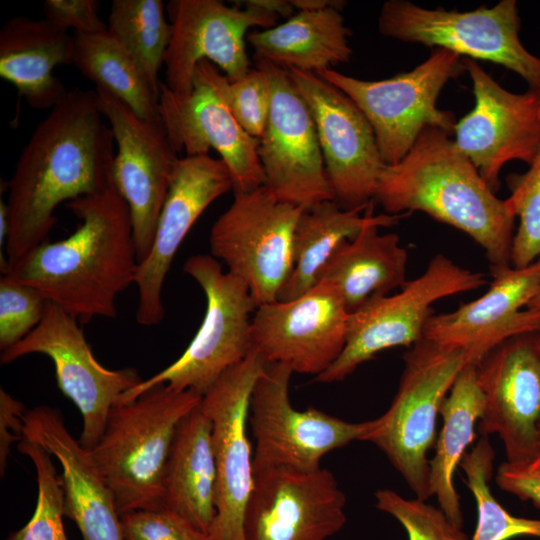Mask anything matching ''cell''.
<instances>
[{
	"label": "cell",
	"mask_w": 540,
	"mask_h": 540,
	"mask_svg": "<svg viewBox=\"0 0 540 540\" xmlns=\"http://www.w3.org/2000/svg\"><path fill=\"white\" fill-rule=\"evenodd\" d=\"M95 91L116 145L112 185L128 205L140 263L150 251L180 157L160 116L140 117L107 89L96 86Z\"/></svg>",
	"instance_id": "14"
},
{
	"label": "cell",
	"mask_w": 540,
	"mask_h": 540,
	"mask_svg": "<svg viewBox=\"0 0 540 540\" xmlns=\"http://www.w3.org/2000/svg\"><path fill=\"white\" fill-rule=\"evenodd\" d=\"M527 308L540 314V290L537 293V295L534 297V299L529 303Z\"/></svg>",
	"instance_id": "48"
},
{
	"label": "cell",
	"mask_w": 540,
	"mask_h": 540,
	"mask_svg": "<svg viewBox=\"0 0 540 540\" xmlns=\"http://www.w3.org/2000/svg\"><path fill=\"white\" fill-rule=\"evenodd\" d=\"M294 372L266 362L250 396L248 423L255 439L253 472L266 468L313 471L329 452L361 441L370 420L348 422L312 406L300 411L289 397Z\"/></svg>",
	"instance_id": "11"
},
{
	"label": "cell",
	"mask_w": 540,
	"mask_h": 540,
	"mask_svg": "<svg viewBox=\"0 0 540 540\" xmlns=\"http://www.w3.org/2000/svg\"><path fill=\"white\" fill-rule=\"evenodd\" d=\"M229 80L210 61L198 63L189 94L179 95L162 83L158 113L168 138L179 153L207 155L215 149L233 179V193H246L265 184L258 154L259 139L239 124L227 101Z\"/></svg>",
	"instance_id": "12"
},
{
	"label": "cell",
	"mask_w": 540,
	"mask_h": 540,
	"mask_svg": "<svg viewBox=\"0 0 540 540\" xmlns=\"http://www.w3.org/2000/svg\"><path fill=\"white\" fill-rule=\"evenodd\" d=\"M373 207L372 201L366 208L345 210L324 200L305 208L293 235V270L277 300H293L311 289L335 250L377 218Z\"/></svg>",
	"instance_id": "31"
},
{
	"label": "cell",
	"mask_w": 540,
	"mask_h": 540,
	"mask_svg": "<svg viewBox=\"0 0 540 540\" xmlns=\"http://www.w3.org/2000/svg\"><path fill=\"white\" fill-rule=\"evenodd\" d=\"M266 364L253 348L203 395L201 407L212 423L217 468L216 517L210 540H244V512L253 488V453L247 436L253 386Z\"/></svg>",
	"instance_id": "17"
},
{
	"label": "cell",
	"mask_w": 540,
	"mask_h": 540,
	"mask_svg": "<svg viewBox=\"0 0 540 540\" xmlns=\"http://www.w3.org/2000/svg\"><path fill=\"white\" fill-rule=\"evenodd\" d=\"M244 8L218 0H171L166 5L172 36L164 58L165 85L187 95L193 87L199 62L208 60L230 82L245 76L249 68L245 36L249 29L276 26L278 15L243 1Z\"/></svg>",
	"instance_id": "18"
},
{
	"label": "cell",
	"mask_w": 540,
	"mask_h": 540,
	"mask_svg": "<svg viewBox=\"0 0 540 540\" xmlns=\"http://www.w3.org/2000/svg\"><path fill=\"white\" fill-rule=\"evenodd\" d=\"M346 496L326 468L254 472L244 540H327L347 522Z\"/></svg>",
	"instance_id": "21"
},
{
	"label": "cell",
	"mask_w": 540,
	"mask_h": 540,
	"mask_svg": "<svg viewBox=\"0 0 540 540\" xmlns=\"http://www.w3.org/2000/svg\"><path fill=\"white\" fill-rule=\"evenodd\" d=\"M495 479L501 490L540 508V476L531 475L519 467L504 462L498 467Z\"/></svg>",
	"instance_id": "43"
},
{
	"label": "cell",
	"mask_w": 540,
	"mask_h": 540,
	"mask_svg": "<svg viewBox=\"0 0 540 540\" xmlns=\"http://www.w3.org/2000/svg\"><path fill=\"white\" fill-rule=\"evenodd\" d=\"M78 320L47 302L41 322L15 345L1 351L2 364L29 354L48 356L55 367L60 391L79 409L82 432L78 439L91 450L100 439L112 407L143 379L133 368L108 369L101 365Z\"/></svg>",
	"instance_id": "13"
},
{
	"label": "cell",
	"mask_w": 540,
	"mask_h": 540,
	"mask_svg": "<svg viewBox=\"0 0 540 540\" xmlns=\"http://www.w3.org/2000/svg\"><path fill=\"white\" fill-rule=\"evenodd\" d=\"M47 300L34 288L2 275L0 278V349L26 337L41 322Z\"/></svg>",
	"instance_id": "38"
},
{
	"label": "cell",
	"mask_w": 540,
	"mask_h": 540,
	"mask_svg": "<svg viewBox=\"0 0 540 540\" xmlns=\"http://www.w3.org/2000/svg\"><path fill=\"white\" fill-rule=\"evenodd\" d=\"M65 205L80 220L78 228L33 248L3 275L34 288L82 324L115 318L116 298L134 284L139 264L128 205L113 185Z\"/></svg>",
	"instance_id": "2"
},
{
	"label": "cell",
	"mask_w": 540,
	"mask_h": 540,
	"mask_svg": "<svg viewBox=\"0 0 540 540\" xmlns=\"http://www.w3.org/2000/svg\"><path fill=\"white\" fill-rule=\"evenodd\" d=\"M105 119L95 90L73 88L34 129L8 182L7 268L48 241L59 204L112 185L115 141Z\"/></svg>",
	"instance_id": "1"
},
{
	"label": "cell",
	"mask_w": 540,
	"mask_h": 540,
	"mask_svg": "<svg viewBox=\"0 0 540 540\" xmlns=\"http://www.w3.org/2000/svg\"><path fill=\"white\" fill-rule=\"evenodd\" d=\"M378 31L399 41L501 65L522 77L529 88L540 90V58L520 41L515 0L471 11L427 9L407 0H388L380 10Z\"/></svg>",
	"instance_id": "8"
},
{
	"label": "cell",
	"mask_w": 540,
	"mask_h": 540,
	"mask_svg": "<svg viewBox=\"0 0 540 540\" xmlns=\"http://www.w3.org/2000/svg\"><path fill=\"white\" fill-rule=\"evenodd\" d=\"M483 408L484 397L477 380L476 362H470L460 371L440 407L442 427L434 445V456L429 459L431 494L436 496L446 516L460 528H463L464 520L453 479L474 440Z\"/></svg>",
	"instance_id": "30"
},
{
	"label": "cell",
	"mask_w": 540,
	"mask_h": 540,
	"mask_svg": "<svg viewBox=\"0 0 540 540\" xmlns=\"http://www.w3.org/2000/svg\"><path fill=\"white\" fill-rule=\"evenodd\" d=\"M183 271L199 284L206 297L201 326L178 359L125 392L117 403L129 402L158 384L203 396L222 374L252 351V319L257 305L247 285L223 271L220 261L207 254L189 257Z\"/></svg>",
	"instance_id": "6"
},
{
	"label": "cell",
	"mask_w": 540,
	"mask_h": 540,
	"mask_svg": "<svg viewBox=\"0 0 540 540\" xmlns=\"http://www.w3.org/2000/svg\"><path fill=\"white\" fill-rule=\"evenodd\" d=\"M256 66L271 85L269 118L258 148L264 186L278 200L302 208L334 200L308 105L286 69L264 60H256Z\"/></svg>",
	"instance_id": "16"
},
{
	"label": "cell",
	"mask_w": 540,
	"mask_h": 540,
	"mask_svg": "<svg viewBox=\"0 0 540 540\" xmlns=\"http://www.w3.org/2000/svg\"><path fill=\"white\" fill-rule=\"evenodd\" d=\"M73 51V35L45 18H11L0 31V76L30 107L52 109L68 92L52 72L73 64Z\"/></svg>",
	"instance_id": "27"
},
{
	"label": "cell",
	"mask_w": 540,
	"mask_h": 540,
	"mask_svg": "<svg viewBox=\"0 0 540 540\" xmlns=\"http://www.w3.org/2000/svg\"><path fill=\"white\" fill-rule=\"evenodd\" d=\"M286 70L312 114L334 201L345 210L366 208L386 165L371 124L345 93L316 73Z\"/></svg>",
	"instance_id": "15"
},
{
	"label": "cell",
	"mask_w": 540,
	"mask_h": 540,
	"mask_svg": "<svg viewBox=\"0 0 540 540\" xmlns=\"http://www.w3.org/2000/svg\"><path fill=\"white\" fill-rule=\"evenodd\" d=\"M24 404L0 389V474L6 471L7 460L14 442L23 437V417L26 413Z\"/></svg>",
	"instance_id": "42"
},
{
	"label": "cell",
	"mask_w": 540,
	"mask_h": 540,
	"mask_svg": "<svg viewBox=\"0 0 540 540\" xmlns=\"http://www.w3.org/2000/svg\"><path fill=\"white\" fill-rule=\"evenodd\" d=\"M230 190L231 172L221 159L208 154L179 158L150 251L138 264L134 278L138 324L154 326L162 321V288L177 250L204 210Z\"/></svg>",
	"instance_id": "23"
},
{
	"label": "cell",
	"mask_w": 540,
	"mask_h": 540,
	"mask_svg": "<svg viewBox=\"0 0 540 540\" xmlns=\"http://www.w3.org/2000/svg\"><path fill=\"white\" fill-rule=\"evenodd\" d=\"M120 521L124 540H210L207 533L166 507L128 512Z\"/></svg>",
	"instance_id": "40"
},
{
	"label": "cell",
	"mask_w": 540,
	"mask_h": 540,
	"mask_svg": "<svg viewBox=\"0 0 540 540\" xmlns=\"http://www.w3.org/2000/svg\"><path fill=\"white\" fill-rule=\"evenodd\" d=\"M472 81L475 105L457 121L454 142L496 192L499 173L511 160L530 165L540 148V90L513 93L478 63L462 59Z\"/></svg>",
	"instance_id": "19"
},
{
	"label": "cell",
	"mask_w": 540,
	"mask_h": 540,
	"mask_svg": "<svg viewBox=\"0 0 540 540\" xmlns=\"http://www.w3.org/2000/svg\"><path fill=\"white\" fill-rule=\"evenodd\" d=\"M374 200L387 214L421 211L466 233L490 269L512 266L516 218L442 129L425 128L403 159L384 166Z\"/></svg>",
	"instance_id": "3"
},
{
	"label": "cell",
	"mask_w": 540,
	"mask_h": 540,
	"mask_svg": "<svg viewBox=\"0 0 540 540\" xmlns=\"http://www.w3.org/2000/svg\"><path fill=\"white\" fill-rule=\"evenodd\" d=\"M484 408L477 429L497 434L509 464L526 466L540 422V330L513 336L476 362Z\"/></svg>",
	"instance_id": "20"
},
{
	"label": "cell",
	"mask_w": 540,
	"mask_h": 540,
	"mask_svg": "<svg viewBox=\"0 0 540 540\" xmlns=\"http://www.w3.org/2000/svg\"><path fill=\"white\" fill-rule=\"evenodd\" d=\"M492 281L479 298L447 313L432 314L423 338L462 349L479 361L508 338L540 330V314L527 306L540 290V257L528 266L490 269Z\"/></svg>",
	"instance_id": "24"
},
{
	"label": "cell",
	"mask_w": 540,
	"mask_h": 540,
	"mask_svg": "<svg viewBox=\"0 0 540 540\" xmlns=\"http://www.w3.org/2000/svg\"><path fill=\"white\" fill-rule=\"evenodd\" d=\"M375 507L395 518L405 529L408 540H469L440 507L415 497L408 499L394 490L375 492Z\"/></svg>",
	"instance_id": "37"
},
{
	"label": "cell",
	"mask_w": 540,
	"mask_h": 540,
	"mask_svg": "<svg viewBox=\"0 0 540 540\" xmlns=\"http://www.w3.org/2000/svg\"><path fill=\"white\" fill-rule=\"evenodd\" d=\"M23 437L56 458L61 467L64 516L78 527L82 540H124L113 494L89 450L67 429L59 409L35 406L23 417Z\"/></svg>",
	"instance_id": "25"
},
{
	"label": "cell",
	"mask_w": 540,
	"mask_h": 540,
	"mask_svg": "<svg viewBox=\"0 0 540 540\" xmlns=\"http://www.w3.org/2000/svg\"><path fill=\"white\" fill-rule=\"evenodd\" d=\"M507 182L511 194L505 203L509 212L519 218L511 265L522 268L540 257V148L528 170L509 175Z\"/></svg>",
	"instance_id": "36"
},
{
	"label": "cell",
	"mask_w": 540,
	"mask_h": 540,
	"mask_svg": "<svg viewBox=\"0 0 540 540\" xmlns=\"http://www.w3.org/2000/svg\"><path fill=\"white\" fill-rule=\"evenodd\" d=\"M251 2L271 13L281 17L291 18L294 15V7L290 0H251Z\"/></svg>",
	"instance_id": "44"
},
{
	"label": "cell",
	"mask_w": 540,
	"mask_h": 540,
	"mask_svg": "<svg viewBox=\"0 0 540 540\" xmlns=\"http://www.w3.org/2000/svg\"><path fill=\"white\" fill-rule=\"evenodd\" d=\"M227 101L235 118L252 137L260 139L271 107V85L260 67L250 69L241 79L230 82Z\"/></svg>",
	"instance_id": "39"
},
{
	"label": "cell",
	"mask_w": 540,
	"mask_h": 540,
	"mask_svg": "<svg viewBox=\"0 0 540 540\" xmlns=\"http://www.w3.org/2000/svg\"><path fill=\"white\" fill-rule=\"evenodd\" d=\"M17 449L36 471L37 502L30 520L7 540H69L64 529V492L61 475L43 447L22 438Z\"/></svg>",
	"instance_id": "35"
},
{
	"label": "cell",
	"mask_w": 540,
	"mask_h": 540,
	"mask_svg": "<svg viewBox=\"0 0 540 540\" xmlns=\"http://www.w3.org/2000/svg\"><path fill=\"white\" fill-rule=\"evenodd\" d=\"M485 284L482 273L436 254L425 271L407 281L399 293L375 296L350 313L343 351L314 381H343L378 353L397 346L411 347L423 338L433 303Z\"/></svg>",
	"instance_id": "9"
},
{
	"label": "cell",
	"mask_w": 540,
	"mask_h": 540,
	"mask_svg": "<svg viewBox=\"0 0 540 540\" xmlns=\"http://www.w3.org/2000/svg\"><path fill=\"white\" fill-rule=\"evenodd\" d=\"M161 0H113L107 31L138 61L160 91L158 74L164 65L172 26Z\"/></svg>",
	"instance_id": "33"
},
{
	"label": "cell",
	"mask_w": 540,
	"mask_h": 540,
	"mask_svg": "<svg viewBox=\"0 0 540 540\" xmlns=\"http://www.w3.org/2000/svg\"><path fill=\"white\" fill-rule=\"evenodd\" d=\"M349 311L331 284L317 282L300 297L256 308L252 339L266 362L288 365L315 377L339 357L346 343Z\"/></svg>",
	"instance_id": "22"
},
{
	"label": "cell",
	"mask_w": 540,
	"mask_h": 540,
	"mask_svg": "<svg viewBox=\"0 0 540 540\" xmlns=\"http://www.w3.org/2000/svg\"><path fill=\"white\" fill-rule=\"evenodd\" d=\"M304 209L263 185L234 194L211 228V256L247 285L257 307L276 301L292 273L293 235Z\"/></svg>",
	"instance_id": "10"
},
{
	"label": "cell",
	"mask_w": 540,
	"mask_h": 540,
	"mask_svg": "<svg viewBox=\"0 0 540 540\" xmlns=\"http://www.w3.org/2000/svg\"><path fill=\"white\" fill-rule=\"evenodd\" d=\"M96 0H46L43 3L44 18L57 28L75 33L97 34L107 31V24L98 14Z\"/></svg>",
	"instance_id": "41"
},
{
	"label": "cell",
	"mask_w": 540,
	"mask_h": 540,
	"mask_svg": "<svg viewBox=\"0 0 540 540\" xmlns=\"http://www.w3.org/2000/svg\"><path fill=\"white\" fill-rule=\"evenodd\" d=\"M351 31L340 10H301L286 22L248 34L256 60L284 69L323 71L350 61Z\"/></svg>",
	"instance_id": "29"
},
{
	"label": "cell",
	"mask_w": 540,
	"mask_h": 540,
	"mask_svg": "<svg viewBox=\"0 0 540 540\" xmlns=\"http://www.w3.org/2000/svg\"><path fill=\"white\" fill-rule=\"evenodd\" d=\"M407 214H380L353 239L344 241L317 276L333 285L349 313L369 299L387 295L407 282L408 252L396 233L381 234L380 227L396 224Z\"/></svg>",
	"instance_id": "26"
},
{
	"label": "cell",
	"mask_w": 540,
	"mask_h": 540,
	"mask_svg": "<svg viewBox=\"0 0 540 540\" xmlns=\"http://www.w3.org/2000/svg\"><path fill=\"white\" fill-rule=\"evenodd\" d=\"M9 231V217L7 203L0 200V245L6 244Z\"/></svg>",
	"instance_id": "47"
},
{
	"label": "cell",
	"mask_w": 540,
	"mask_h": 540,
	"mask_svg": "<svg viewBox=\"0 0 540 540\" xmlns=\"http://www.w3.org/2000/svg\"><path fill=\"white\" fill-rule=\"evenodd\" d=\"M293 7L298 10H325L334 8L341 10L345 6V1L340 0H290Z\"/></svg>",
	"instance_id": "45"
},
{
	"label": "cell",
	"mask_w": 540,
	"mask_h": 540,
	"mask_svg": "<svg viewBox=\"0 0 540 540\" xmlns=\"http://www.w3.org/2000/svg\"><path fill=\"white\" fill-rule=\"evenodd\" d=\"M202 397L158 384L112 407L89 452L119 516L163 507V475L177 426Z\"/></svg>",
	"instance_id": "4"
},
{
	"label": "cell",
	"mask_w": 540,
	"mask_h": 540,
	"mask_svg": "<svg viewBox=\"0 0 540 540\" xmlns=\"http://www.w3.org/2000/svg\"><path fill=\"white\" fill-rule=\"evenodd\" d=\"M519 468L523 469L531 475L540 476V422L538 424L537 442L534 454L526 466Z\"/></svg>",
	"instance_id": "46"
},
{
	"label": "cell",
	"mask_w": 540,
	"mask_h": 540,
	"mask_svg": "<svg viewBox=\"0 0 540 540\" xmlns=\"http://www.w3.org/2000/svg\"><path fill=\"white\" fill-rule=\"evenodd\" d=\"M495 452L483 436L462 458L459 467L466 477L477 509V523L471 540H509L529 536L540 538V519L514 516L493 496L489 481Z\"/></svg>",
	"instance_id": "34"
},
{
	"label": "cell",
	"mask_w": 540,
	"mask_h": 540,
	"mask_svg": "<svg viewBox=\"0 0 540 540\" xmlns=\"http://www.w3.org/2000/svg\"><path fill=\"white\" fill-rule=\"evenodd\" d=\"M212 423L201 402L178 424L163 475V507L209 535L216 517Z\"/></svg>",
	"instance_id": "28"
},
{
	"label": "cell",
	"mask_w": 540,
	"mask_h": 540,
	"mask_svg": "<svg viewBox=\"0 0 540 540\" xmlns=\"http://www.w3.org/2000/svg\"><path fill=\"white\" fill-rule=\"evenodd\" d=\"M73 64L143 118L158 117L160 91L138 61L108 31L73 33Z\"/></svg>",
	"instance_id": "32"
},
{
	"label": "cell",
	"mask_w": 540,
	"mask_h": 540,
	"mask_svg": "<svg viewBox=\"0 0 540 540\" xmlns=\"http://www.w3.org/2000/svg\"><path fill=\"white\" fill-rule=\"evenodd\" d=\"M404 367L389 408L370 420L361 441L374 444L415 496L432 497L428 451L436 442L440 407L473 356L422 338L402 356Z\"/></svg>",
	"instance_id": "5"
},
{
	"label": "cell",
	"mask_w": 540,
	"mask_h": 540,
	"mask_svg": "<svg viewBox=\"0 0 540 540\" xmlns=\"http://www.w3.org/2000/svg\"><path fill=\"white\" fill-rule=\"evenodd\" d=\"M460 55L434 48L429 57L404 73L366 81L326 69L316 74L339 88L371 124L386 165L398 163L427 127L454 134L456 117L437 101L443 87L465 72Z\"/></svg>",
	"instance_id": "7"
}]
</instances>
